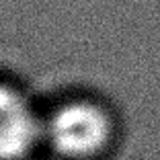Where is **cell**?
Returning <instances> with one entry per match:
<instances>
[{"label": "cell", "instance_id": "6da1fadb", "mask_svg": "<svg viewBox=\"0 0 160 160\" xmlns=\"http://www.w3.org/2000/svg\"><path fill=\"white\" fill-rule=\"evenodd\" d=\"M43 136L68 158H92L111 138V119L99 105L70 101L58 107L43 125Z\"/></svg>", "mask_w": 160, "mask_h": 160}, {"label": "cell", "instance_id": "7a4b0ae2", "mask_svg": "<svg viewBox=\"0 0 160 160\" xmlns=\"http://www.w3.org/2000/svg\"><path fill=\"white\" fill-rule=\"evenodd\" d=\"M45 121L14 86L0 82V160H21L43 136Z\"/></svg>", "mask_w": 160, "mask_h": 160}]
</instances>
